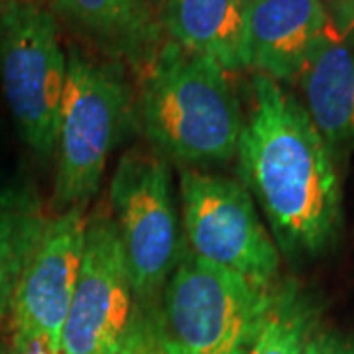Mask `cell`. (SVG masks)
<instances>
[{
	"mask_svg": "<svg viewBox=\"0 0 354 354\" xmlns=\"http://www.w3.org/2000/svg\"><path fill=\"white\" fill-rule=\"evenodd\" d=\"M276 290L209 264L187 246L162 291L160 311L183 354H246Z\"/></svg>",
	"mask_w": 354,
	"mask_h": 354,
	"instance_id": "cell-4",
	"label": "cell"
},
{
	"mask_svg": "<svg viewBox=\"0 0 354 354\" xmlns=\"http://www.w3.org/2000/svg\"><path fill=\"white\" fill-rule=\"evenodd\" d=\"M136 116L160 152L185 164H223L239 152L241 102L221 65L162 41L140 69Z\"/></svg>",
	"mask_w": 354,
	"mask_h": 354,
	"instance_id": "cell-2",
	"label": "cell"
},
{
	"mask_svg": "<svg viewBox=\"0 0 354 354\" xmlns=\"http://www.w3.org/2000/svg\"><path fill=\"white\" fill-rule=\"evenodd\" d=\"M130 87L118 67L67 51V75L55 144V201L85 207L132 120Z\"/></svg>",
	"mask_w": 354,
	"mask_h": 354,
	"instance_id": "cell-3",
	"label": "cell"
},
{
	"mask_svg": "<svg viewBox=\"0 0 354 354\" xmlns=\"http://www.w3.org/2000/svg\"><path fill=\"white\" fill-rule=\"evenodd\" d=\"M301 354H354V342L333 330H321L317 327Z\"/></svg>",
	"mask_w": 354,
	"mask_h": 354,
	"instance_id": "cell-17",
	"label": "cell"
},
{
	"mask_svg": "<svg viewBox=\"0 0 354 354\" xmlns=\"http://www.w3.org/2000/svg\"><path fill=\"white\" fill-rule=\"evenodd\" d=\"M246 2H252V0H246Z\"/></svg>",
	"mask_w": 354,
	"mask_h": 354,
	"instance_id": "cell-22",
	"label": "cell"
},
{
	"mask_svg": "<svg viewBox=\"0 0 354 354\" xmlns=\"http://www.w3.org/2000/svg\"><path fill=\"white\" fill-rule=\"evenodd\" d=\"M246 0H169L160 10V22L169 41L232 73L246 67Z\"/></svg>",
	"mask_w": 354,
	"mask_h": 354,
	"instance_id": "cell-12",
	"label": "cell"
},
{
	"mask_svg": "<svg viewBox=\"0 0 354 354\" xmlns=\"http://www.w3.org/2000/svg\"><path fill=\"white\" fill-rule=\"evenodd\" d=\"M67 53L55 14L32 0H12L0 16V87L24 144L55 153Z\"/></svg>",
	"mask_w": 354,
	"mask_h": 354,
	"instance_id": "cell-6",
	"label": "cell"
},
{
	"mask_svg": "<svg viewBox=\"0 0 354 354\" xmlns=\"http://www.w3.org/2000/svg\"><path fill=\"white\" fill-rule=\"evenodd\" d=\"M83 207L48 218L34 252L18 279L10 305L12 351L39 344L62 353V333L77 288L85 250Z\"/></svg>",
	"mask_w": 354,
	"mask_h": 354,
	"instance_id": "cell-9",
	"label": "cell"
},
{
	"mask_svg": "<svg viewBox=\"0 0 354 354\" xmlns=\"http://www.w3.org/2000/svg\"><path fill=\"white\" fill-rule=\"evenodd\" d=\"M148 2H150V6H152L153 10L160 14V10L164 8V6L167 4V2H169V0H148Z\"/></svg>",
	"mask_w": 354,
	"mask_h": 354,
	"instance_id": "cell-19",
	"label": "cell"
},
{
	"mask_svg": "<svg viewBox=\"0 0 354 354\" xmlns=\"http://www.w3.org/2000/svg\"><path fill=\"white\" fill-rule=\"evenodd\" d=\"M329 16L330 26L339 39L348 38L354 32V0H319Z\"/></svg>",
	"mask_w": 354,
	"mask_h": 354,
	"instance_id": "cell-18",
	"label": "cell"
},
{
	"mask_svg": "<svg viewBox=\"0 0 354 354\" xmlns=\"http://www.w3.org/2000/svg\"><path fill=\"white\" fill-rule=\"evenodd\" d=\"M136 309L120 236L109 211L87 216L85 250L62 333L64 354H118Z\"/></svg>",
	"mask_w": 354,
	"mask_h": 354,
	"instance_id": "cell-8",
	"label": "cell"
},
{
	"mask_svg": "<svg viewBox=\"0 0 354 354\" xmlns=\"http://www.w3.org/2000/svg\"><path fill=\"white\" fill-rule=\"evenodd\" d=\"M0 354H10L6 348H4V344H2V342H0Z\"/></svg>",
	"mask_w": 354,
	"mask_h": 354,
	"instance_id": "cell-21",
	"label": "cell"
},
{
	"mask_svg": "<svg viewBox=\"0 0 354 354\" xmlns=\"http://www.w3.org/2000/svg\"><path fill=\"white\" fill-rule=\"evenodd\" d=\"M10 354H12V353H10Z\"/></svg>",
	"mask_w": 354,
	"mask_h": 354,
	"instance_id": "cell-23",
	"label": "cell"
},
{
	"mask_svg": "<svg viewBox=\"0 0 354 354\" xmlns=\"http://www.w3.org/2000/svg\"><path fill=\"white\" fill-rule=\"evenodd\" d=\"M181 209L191 252L260 288L278 286V246L242 183L183 169Z\"/></svg>",
	"mask_w": 354,
	"mask_h": 354,
	"instance_id": "cell-7",
	"label": "cell"
},
{
	"mask_svg": "<svg viewBox=\"0 0 354 354\" xmlns=\"http://www.w3.org/2000/svg\"><path fill=\"white\" fill-rule=\"evenodd\" d=\"M10 2H12V0H0V16L6 12V8L10 6Z\"/></svg>",
	"mask_w": 354,
	"mask_h": 354,
	"instance_id": "cell-20",
	"label": "cell"
},
{
	"mask_svg": "<svg viewBox=\"0 0 354 354\" xmlns=\"http://www.w3.org/2000/svg\"><path fill=\"white\" fill-rule=\"evenodd\" d=\"M330 39L339 36L319 0L246 4V67L281 85L299 81L313 55Z\"/></svg>",
	"mask_w": 354,
	"mask_h": 354,
	"instance_id": "cell-10",
	"label": "cell"
},
{
	"mask_svg": "<svg viewBox=\"0 0 354 354\" xmlns=\"http://www.w3.org/2000/svg\"><path fill=\"white\" fill-rule=\"evenodd\" d=\"M317 327L319 311L299 286L278 283L274 301L246 354H301Z\"/></svg>",
	"mask_w": 354,
	"mask_h": 354,
	"instance_id": "cell-15",
	"label": "cell"
},
{
	"mask_svg": "<svg viewBox=\"0 0 354 354\" xmlns=\"http://www.w3.org/2000/svg\"><path fill=\"white\" fill-rule=\"evenodd\" d=\"M239 169L288 256H317L341 228V181L335 158L304 102L254 73L239 142Z\"/></svg>",
	"mask_w": 354,
	"mask_h": 354,
	"instance_id": "cell-1",
	"label": "cell"
},
{
	"mask_svg": "<svg viewBox=\"0 0 354 354\" xmlns=\"http://www.w3.org/2000/svg\"><path fill=\"white\" fill-rule=\"evenodd\" d=\"M305 111L330 152L354 146V53L341 39H330L313 55L297 81Z\"/></svg>",
	"mask_w": 354,
	"mask_h": 354,
	"instance_id": "cell-13",
	"label": "cell"
},
{
	"mask_svg": "<svg viewBox=\"0 0 354 354\" xmlns=\"http://www.w3.org/2000/svg\"><path fill=\"white\" fill-rule=\"evenodd\" d=\"M118 354H183L167 333L160 304H138Z\"/></svg>",
	"mask_w": 354,
	"mask_h": 354,
	"instance_id": "cell-16",
	"label": "cell"
},
{
	"mask_svg": "<svg viewBox=\"0 0 354 354\" xmlns=\"http://www.w3.org/2000/svg\"><path fill=\"white\" fill-rule=\"evenodd\" d=\"M111 209L136 301L160 304L187 250L164 156L144 148L128 150L114 169Z\"/></svg>",
	"mask_w": 354,
	"mask_h": 354,
	"instance_id": "cell-5",
	"label": "cell"
},
{
	"mask_svg": "<svg viewBox=\"0 0 354 354\" xmlns=\"http://www.w3.org/2000/svg\"><path fill=\"white\" fill-rule=\"evenodd\" d=\"M55 10L101 46L138 69L162 46V22L148 0H55Z\"/></svg>",
	"mask_w": 354,
	"mask_h": 354,
	"instance_id": "cell-11",
	"label": "cell"
},
{
	"mask_svg": "<svg viewBox=\"0 0 354 354\" xmlns=\"http://www.w3.org/2000/svg\"><path fill=\"white\" fill-rule=\"evenodd\" d=\"M38 197L22 187H0V321L10 315L14 291L46 228Z\"/></svg>",
	"mask_w": 354,
	"mask_h": 354,
	"instance_id": "cell-14",
	"label": "cell"
}]
</instances>
